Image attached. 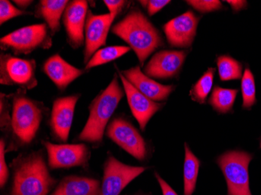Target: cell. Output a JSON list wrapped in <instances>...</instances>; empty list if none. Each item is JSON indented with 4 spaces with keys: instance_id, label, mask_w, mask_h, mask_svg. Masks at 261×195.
Instances as JSON below:
<instances>
[{
    "instance_id": "32",
    "label": "cell",
    "mask_w": 261,
    "mask_h": 195,
    "mask_svg": "<svg viewBox=\"0 0 261 195\" xmlns=\"http://www.w3.org/2000/svg\"><path fill=\"white\" fill-rule=\"evenodd\" d=\"M155 175H156L158 183H159L160 186H161L163 195H177V193L170 187L169 184L165 180H163L158 174H155Z\"/></svg>"
},
{
    "instance_id": "1",
    "label": "cell",
    "mask_w": 261,
    "mask_h": 195,
    "mask_svg": "<svg viewBox=\"0 0 261 195\" xmlns=\"http://www.w3.org/2000/svg\"><path fill=\"white\" fill-rule=\"evenodd\" d=\"M111 31L133 48L142 66L152 52L164 45L159 31L138 9L130 10Z\"/></svg>"
},
{
    "instance_id": "3",
    "label": "cell",
    "mask_w": 261,
    "mask_h": 195,
    "mask_svg": "<svg viewBox=\"0 0 261 195\" xmlns=\"http://www.w3.org/2000/svg\"><path fill=\"white\" fill-rule=\"evenodd\" d=\"M8 98L12 106L8 130L17 145H30L37 136L46 108L42 102L28 97L23 89H19Z\"/></svg>"
},
{
    "instance_id": "16",
    "label": "cell",
    "mask_w": 261,
    "mask_h": 195,
    "mask_svg": "<svg viewBox=\"0 0 261 195\" xmlns=\"http://www.w3.org/2000/svg\"><path fill=\"white\" fill-rule=\"evenodd\" d=\"M188 51L163 50L152 55L145 67L144 74L156 79L175 77L182 67Z\"/></svg>"
},
{
    "instance_id": "30",
    "label": "cell",
    "mask_w": 261,
    "mask_h": 195,
    "mask_svg": "<svg viewBox=\"0 0 261 195\" xmlns=\"http://www.w3.org/2000/svg\"><path fill=\"white\" fill-rule=\"evenodd\" d=\"M139 3L145 8L147 9L149 16H153L169 4L171 1L170 0H149V1H139Z\"/></svg>"
},
{
    "instance_id": "26",
    "label": "cell",
    "mask_w": 261,
    "mask_h": 195,
    "mask_svg": "<svg viewBox=\"0 0 261 195\" xmlns=\"http://www.w3.org/2000/svg\"><path fill=\"white\" fill-rule=\"evenodd\" d=\"M243 108H250L256 103V85L254 76L249 67H246L242 78Z\"/></svg>"
},
{
    "instance_id": "34",
    "label": "cell",
    "mask_w": 261,
    "mask_h": 195,
    "mask_svg": "<svg viewBox=\"0 0 261 195\" xmlns=\"http://www.w3.org/2000/svg\"><path fill=\"white\" fill-rule=\"evenodd\" d=\"M14 3H15L20 8L25 10L26 8H28L33 3V1H29V0H14Z\"/></svg>"
},
{
    "instance_id": "17",
    "label": "cell",
    "mask_w": 261,
    "mask_h": 195,
    "mask_svg": "<svg viewBox=\"0 0 261 195\" xmlns=\"http://www.w3.org/2000/svg\"><path fill=\"white\" fill-rule=\"evenodd\" d=\"M123 75L132 85L154 102H161L168 99L174 90V85H164L152 80L142 73L139 66L122 71Z\"/></svg>"
},
{
    "instance_id": "25",
    "label": "cell",
    "mask_w": 261,
    "mask_h": 195,
    "mask_svg": "<svg viewBox=\"0 0 261 195\" xmlns=\"http://www.w3.org/2000/svg\"><path fill=\"white\" fill-rule=\"evenodd\" d=\"M215 71V68L208 69L192 87L189 95L193 101L200 104L205 103L206 98L212 89Z\"/></svg>"
},
{
    "instance_id": "23",
    "label": "cell",
    "mask_w": 261,
    "mask_h": 195,
    "mask_svg": "<svg viewBox=\"0 0 261 195\" xmlns=\"http://www.w3.org/2000/svg\"><path fill=\"white\" fill-rule=\"evenodd\" d=\"M130 50V47L123 45H114L101 48L92 55L89 62L86 64L85 70H89L94 67L108 64L125 55Z\"/></svg>"
},
{
    "instance_id": "27",
    "label": "cell",
    "mask_w": 261,
    "mask_h": 195,
    "mask_svg": "<svg viewBox=\"0 0 261 195\" xmlns=\"http://www.w3.org/2000/svg\"><path fill=\"white\" fill-rule=\"evenodd\" d=\"M27 14H32V13L16 8L8 0L0 1V24L1 25L10 19L20 17V16L27 15Z\"/></svg>"
},
{
    "instance_id": "8",
    "label": "cell",
    "mask_w": 261,
    "mask_h": 195,
    "mask_svg": "<svg viewBox=\"0 0 261 195\" xmlns=\"http://www.w3.org/2000/svg\"><path fill=\"white\" fill-rule=\"evenodd\" d=\"M146 170L122 163L111 155L104 164L99 195H119L124 187Z\"/></svg>"
},
{
    "instance_id": "9",
    "label": "cell",
    "mask_w": 261,
    "mask_h": 195,
    "mask_svg": "<svg viewBox=\"0 0 261 195\" xmlns=\"http://www.w3.org/2000/svg\"><path fill=\"white\" fill-rule=\"evenodd\" d=\"M107 136L139 161L147 155L146 144L134 126L122 118L113 120L107 129Z\"/></svg>"
},
{
    "instance_id": "2",
    "label": "cell",
    "mask_w": 261,
    "mask_h": 195,
    "mask_svg": "<svg viewBox=\"0 0 261 195\" xmlns=\"http://www.w3.org/2000/svg\"><path fill=\"white\" fill-rule=\"evenodd\" d=\"M14 170L10 195H48L56 184L41 151L20 155L12 163Z\"/></svg>"
},
{
    "instance_id": "18",
    "label": "cell",
    "mask_w": 261,
    "mask_h": 195,
    "mask_svg": "<svg viewBox=\"0 0 261 195\" xmlns=\"http://www.w3.org/2000/svg\"><path fill=\"white\" fill-rule=\"evenodd\" d=\"M42 70L60 91L65 90L84 73L83 70L67 63L59 54L49 57L44 63Z\"/></svg>"
},
{
    "instance_id": "20",
    "label": "cell",
    "mask_w": 261,
    "mask_h": 195,
    "mask_svg": "<svg viewBox=\"0 0 261 195\" xmlns=\"http://www.w3.org/2000/svg\"><path fill=\"white\" fill-rule=\"evenodd\" d=\"M69 1L42 0L35 10V17L45 20L52 35L61 29V20Z\"/></svg>"
},
{
    "instance_id": "13",
    "label": "cell",
    "mask_w": 261,
    "mask_h": 195,
    "mask_svg": "<svg viewBox=\"0 0 261 195\" xmlns=\"http://www.w3.org/2000/svg\"><path fill=\"white\" fill-rule=\"evenodd\" d=\"M114 20L110 14L94 15L89 11L85 27V64L89 62L99 48L106 45Z\"/></svg>"
},
{
    "instance_id": "21",
    "label": "cell",
    "mask_w": 261,
    "mask_h": 195,
    "mask_svg": "<svg viewBox=\"0 0 261 195\" xmlns=\"http://www.w3.org/2000/svg\"><path fill=\"white\" fill-rule=\"evenodd\" d=\"M185 152L184 194L192 195L196 188L200 162L186 143L185 144Z\"/></svg>"
},
{
    "instance_id": "29",
    "label": "cell",
    "mask_w": 261,
    "mask_h": 195,
    "mask_svg": "<svg viewBox=\"0 0 261 195\" xmlns=\"http://www.w3.org/2000/svg\"><path fill=\"white\" fill-rule=\"evenodd\" d=\"M6 144L4 139L0 142V185L4 187L9 178V170L6 162Z\"/></svg>"
},
{
    "instance_id": "10",
    "label": "cell",
    "mask_w": 261,
    "mask_h": 195,
    "mask_svg": "<svg viewBox=\"0 0 261 195\" xmlns=\"http://www.w3.org/2000/svg\"><path fill=\"white\" fill-rule=\"evenodd\" d=\"M43 144L48 155V164L52 170L88 165L90 151L85 144L56 145L49 142Z\"/></svg>"
},
{
    "instance_id": "11",
    "label": "cell",
    "mask_w": 261,
    "mask_h": 195,
    "mask_svg": "<svg viewBox=\"0 0 261 195\" xmlns=\"http://www.w3.org/2000/svg\"><path fill=\"white\" fill-rule=\"evenodd\" d=\"M200 17L191 10L172 19L163 27L166 38L171 47L189 48L193 45Z\"/></svg>"
},
{
    "instance_id": "35",
    "label": "cell",
    "mask_w": 261,
    "mask_h": 195,
    "mask_svg": "<svg viewBox=\"0 0 261 195\" xmlns=\"http://www.w3.org/2000/svg\"><path fill=\"white\" fill-rule=\"evenodd\" d=\"M260 147H261V143H260Z\"/></svg>"
},
{
    "instance_id": "19",
    "label": "cell",
    "mask_w": 261,
    "mask_h": 195,
    "mask_svg": "<svg viewBox=\"0 0 261 195\" xmlns=\"http://www.w3.org/2000/svg\"><path fill=\"white\" fill-rule=\"evenodd\" d=\"M100 187L96 179L69 176L61 180L51 195H99Z\"/></svg>"
},
{
    "instance_id": "22",
    "label": "cell",
    "mask_w": 261,
    "mask_h": 195,
    "mask_svg": "<svg viewBox=\"0 0 261 195\" xmlns=\"http://www.w3.org/2000/svg\"><path fill=\"white\" fill-rule=\"evenodd\" d=\"M238 92V89H223L216 86L210 97L209 104L215 110L227 114L232 109Z\"/></svg>"
},
{
    "instance_id": "5",
    "label": "cell",
    "mask_w": 261,
    "mask_h": 195,
    "mask_svg": "<svg viewBox=\"0 0 261 195\" xmlns=\"http://www.w3.org/2000/svg\"><path fill=\"white\" fill-rule=\"evenodd\" d=\"M53 35L46 23L26 26L8 34L0 40L2 50H10L14 55H29L33 51L51 48Z\"/></svg>"
},
{
    "instance_id": "15",
    "label": "cell",
    "mask_w": 261,
    "mask_h": 195,
    "mask_svg": "<svg viewBox=\"0 0 261 195\" xmlns=\"http://www.w3.org/2000/svg\"><path fill=\"white\" fill-rule=\"evenodd\" d=\"M117 74L121 78L127 97V102L135 118L140 126L141 130H145L146 125L155 114L161 110L165 104L151 100L133 86L122 73L117 70Z\"/></svg>"
},
{
    "instance_id": "31",
    "label": "cell",
    "mask_w": 261,
    "mask_h": 195,
    "mask_svg": "<svg viewBox=\"0 0 261 195\" xmlns=\"http://www.w3.org/2000/svg\"><path fill=\"white\" fill-rule=\"evenodd\" d=\"M103 3L109 10V14L112 16L113 18L115 19L127 2L122 0H104Z\"/></svg>"
},
{
    "instance_id": "33",
    "label": "cell",
    "mask_w": 261,
    "mask_h": 195,
    "mask_svg": "<svg viewBox=\"0 0 261 195\" xmlns=\"http://www.w3.org/2000/svg\"><path fill=\"white\" fill-rule=\"evenodd\" d=\"M229 5H231V8L233 9L234 12H238L240 10H243L247 5L246 1H226Z\"/></svg>"
},
{
    "instance_id": "14",
    "label": "cell",
    "mask_w": 261,
    "mask_h": 195,
    "mask_svg": "<svg viewBox=\"0 0 261 195\" xmlns=\"http://www.w3.org/2000/svg\"><path fill=\"white\" fill-rule=\"evenodd\" d=\"M80 95H73L56 99L53 104L50 125L53 135L57 140L65 143L72 126L76 104Z\"/></svg>"
},
{
    "instance_id": "28",
    "label": "cell",
    "mask_w": 261,
    "mask_h": 195,
    "mask_svg": "<svg viewBox=\"0 0 261 195\" xmlns=\"http://www.w3.org/2000/svg\"><path fill=\"white\" fill-rule=\"evenodd\" d=\"M186 3L201 13H209L223 9L222 4L218 0H188Z\"/></svg>"
},
{
    "instance_id": "6",
    "label": "cell",
    "mask_w": 261,
    "mask_h": 195,
    "mask_svg": "<svg viewBox=\"0 0 261 195\" xmlns=\"http://www.w3.org/2000/svg\"><path fill=\"white\" fill-rule=\"evenodd\" d=\"M252 155L245 152L231 151L218 158L228 184V195H252L250 189L249 165Z\"/></svg>"
},
{
    "instance_id": "4",
    "label": "cell",
    "mask_w": 261,
    "mask_h": 195,
    "mask_svg": "<svg viewBox=\"0 0 261 195\" xmlns=\"http://www.w3.org/2000/svg\"><path fill=\"white\" fill-rule=\"evenodd\" d=\"M124 95L117 74L107 89L102 90L89 105V117L79 139L82 142L99 144L111 117Z\"/></svg>"
},
{
    "instance_id": "12",
    "label": "cell",
    "mask_w": 261,
    "mask_h": 195,
    "mask_svg": "<svg viewBox=\"0 0 261 195\" xmlns=\"http://www.w3.org/2000/svg\"><path fill=\"white\" fill-rule=\"evenodd\" d=\"M89 4L85 0H74L67 4L63 15L67 42L74 49L84 43L85 27Z\"/></svg>"
},
{
    "instance_id": "24",
    "label": "cell",
    "mask_w": 261,
    "mask_h": 195,
    "mask_svg": "<svg viewBox=\"0 0 261 195\" xmlns=\"http://www.w3.org/2000/svg\"><path fill=\"white\" fill-rule=\"evenodd\" d=\"M219 77L222 81L239 80L243 75V65L229 55H220L217 60Z\"/></svg>"
},
{
    "instance_id": "7",
    "label": "cell",
    "mask_w": 261,
    "mask_h": 195,
    "mask_svg": "<svg viewBox=\"0 0 261 195\" xmlns=\"http://www.w3.org/2000/svg\"><path fill=\"white\" fill-rule=\"evenodd\" d=\"M0 83L18 86L23 90H31L38 85L36 62L11 54L1 53L0 57Z\"/></svg>"
}]
</instances>
